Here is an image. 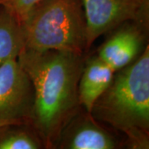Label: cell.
Here are the masks:
<instances>
[{"mask_svg":"<svg viewBox=\"0 0 149 149\" xmlns=\"http://www.w3.org/2000/svg\"><path fill=\"white\" fill-rule=\"evenodd\" d=\"M17 60L33 88L29 124L45 148H54L80 106L78 86L84 65L82 55L23 49Z\"/></svg>","mask_w":149,"mask_h":149,"instance_id":"cell-1","label":"cell"},{"mask_svg":"<svg viewBox=\"0 0 149 149\" xmlns=\"http://www.w3.org/2000/svg\"><path fill=\"white\" fill-rule=\"evenodd\" d=\"M91 113L97 120L122 132L130 148H148V45L131 64L115 72Z\"/></svg>","mask_w":149,"mask_h":149,"instance_id":"cell-2","label":"cell"},{"mask_svg":"<svg viewBox=\"0 0 149 149\" xmlns=\"http://www.w3.org/2000/svg\"><path fill=\"white\" fill-rule=\"evenodd\" d=\"M20 24L24 49L80 55L86 50V23L81 0H42Z\"/></svg>","mask_w":149,"mask_h":149,"instance_id":"cell-3","label":"cell"},{"mask_svg":"<svg viewBox=\"0 0 149 149\" xmlns=\"http://www.w3.org/2000/svg\"><path fill=\"white\" fill-rule=\"evenodd\" d=\"M86 23V49L98 37L127 22L148 26L149 0H81Z\"/></svg>","mask_w":149,"mask_h":149,"instance_id":"cell-4","label":"cell"},{"mask_svg":"<svg viewBox=\"0 0 149 149\" xmlns=\"http://www.w3.org/2000/svg\"><path fill=\"white\" fill-rule=\"evenodd\" d=\"M33 104L31 80L12 57L0 65V120L29 123Z\"/></svg>","mask_w":149,"mask_h":149,"instance_id":"cell-5","label":"cell"},{"mask_svg":"<svg viewBox=\"0 0 149 149\" xmlns=\"http://www.w3.org/2000/svg\"><path fill=\"white\" fill-rule=\"evenodd\" d=\"M75 114L63 129L59 140V148L114 149L118 142L113 135L101 127L96 119L85 112Z\"/></svg>","mask_w":149,"mask_h":149,"instance_id":"cell-6","label":"cell"},{"mask_svg":"<svg viewBox=\"0 0 149 149\" xmlns=\"http://www.w3.org/2000/svg\"><path fill=\"white\" fill-rule=\"evenodd\" d=\"M138 24L118 29L100 48L98 56L115 72L139 57L143 34Z\"/></svg>","mask_w":149,"mask_h":149,"instance_id":"cell-7","label":"cell"},{"mask_svg":"<svg viewBox=\"0 0 149 149\" xmlns=\"http://www.w3.org/2000/svg\"><path fill=\"white\" fill-rule=\"evenodd\" d=\"M115 71L95 56L85 62L80 74L78 93L80 106L91 113L99 97L105 91L113 80Z\"/></svg>","mask_w":149,"mask_h":149,"instance_id":"cell-8","label":"cell"},{"mask_svg":"<svg viewBox=\"0 0 149 149\" xmlns=\"http://www.w3.org/2000/svg\"><path fill=\"white\" fill-rule=\"evenodd\" d=\"M24 49L21 24L4 7L0 5V65L17 57Z\"/></svg>","mask_w":149,"mask_h":149,"instance_id":"cell-9","label":"cell"},{"mask_svg":"<svg viewBox=\"0 0 149 149\" xmlns=\"http://www.w3.org/2000/svg\"><path fill=\"white\" fill-rule=\"evenodd\" d=\"M29 123L0 127V149H38L43 148L37 132Z\"/></svg>","mask_w":149,"mask_h":149,"instance_id":"cell-10","label":"cell"},{"mask_svg":"<svg viewBox=\"0 0 149 149\" xmlns=\"http://www.w3.org/2000/svg\"><path fill=\"white\" fill-rule=\"evenodd\" d=\"M42 0H0V5L10 12L21 23L29 11Z\"/></svg>","mask_w":149,"mask_h":149,"instance_id":"cell-11","label":"cell"},{"mask_svg":"<svg viewBox=\"0 0 149 149\" xmlns=\"http://www.w3.org/2000/svg\"><path fill=\"white\" fill-rule=\"evenodd\" d=\"M17 123H26L20 122H13V121H6V120H0V127L9 125V124H17Z\"/></svg>","mask_w":149,"mask_h":149,"instance_id":"cell-12","label":"cell"}]
</instances>
